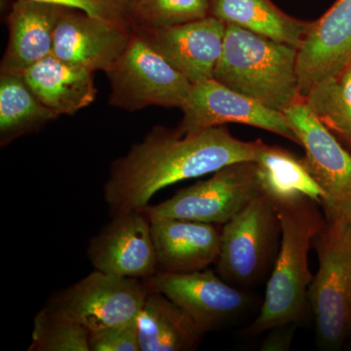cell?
Here are the masks:
<instances>
[{
  "mask_svg": "<svg viewBox=\"0 0 351 351\" xmlns=\"http://www.w3.org/2000/svg\"><path fill=\"white\" fill-rule=\"evenodd\" d=\"M326 219V218H325ZM319 269L308 288L321 348L339 350L351 337V223L330 221L314 239Z\"/></svg>",
  "mask_w": 351,
  "mask_h": 351,
  "instance_id": "cell-4",
  "label": "cell"
},
{
  "mask_svg": "<svg viewBox=\"0 0 351 351\" xmlns=\"http://www.w3.org/2000/svg\"><path fill=\"white\" fill-rule=\"evenodd\" d=\"M211 15L258 36L299 48L311 23L286 15L270 0H210Z\"/></svg>",
  "mask_w": 351,
  "mask_h": 351,
  "instance_id": "cell-20",
  "label": "cell"
},
{
  "mask_svg": "<svg viewBox=\"0 0 351 351\" xmlns=\"http://www.w3.org/2000/svg\"><path fill=\"white\" fill-rule=\"evenodd\" d=\"M90 351H141L136 320L89 332Z\"/></svg>",
  "mask_w": 351,
  "mask_h": 351,
  "instance_id": "cell-27",
  "label": "cell"
},
{
  "mask_svg": "<svg viewBox=\"0 0 351 351\" xmlns=\"http://www.w3.org/2000/svg\"><path fill=\"white\" fill-rule=\"evenodd\" d=\"M89 331L49 306L34 317L29 351H90Z\"/></svg>",
  "mask_w": 351,
  "mask_h": 351,
  "instance_id": "cell-24",
  "label": "cell"
},
{
  "mask_svg": "<svg viewBox=\"0 0 351 351\" xmlns=\"http://www.w3.org/2000/svg\"><path fill=\"white\" fill-rule=\"evenodd\" d=\"M145 285L161 293L188 314L202 334L226 324L246 306V295L211 270L157 272Z\"/></svg>",
  "mask_w": 351,
  "mask_h": 351,
  "instance_id": "cell-11",
  "label": "cell"
},
{
  "mask_svg": "<svg viewBox=\"0 0 351 351\" xmlns=\"http://www.w3.org/2000/svg\"><path fill=\"white\" fill-rule=\"evenodd\" d=\"M60 115L46 107L19 73L0 76V143L2 147L41 128Z\"/></svg>",
  "mask_w": 351,
  "mask_h": 351,
  "instance_id": "cell-22",
  "label": "cell"
},
{
  "mask_svg": "<svg viewBox=\"0 0 351 351\" xmlns=\"http://www.w3.org/2000/svg\"><path fill=\"white\" fill-rule=\"evenodd\" d=\"M147 285L137 279L104 274H92L62 291L48 304L89 332L133 322L145 297Z\"/></svg>",
  "mask_w": 351,
  "mask_h": 351,
  "instance_id": "cell-9",
  "label": "cell"
},
{
  "mask_svg": "<svg viewBox=\"0 0 351 351\" xmlns=\"http://www.w3.org/2000/svg\"><path fill=\"white\" fill-rule=\"evenodd\" d=\"M181 110L182 119L177 130L182 135L226 123H240L271 132L301 145L283 112L265 107L214 78L193 83Z\"/></svg>",
  "mask_w": 351,
  "mask_h": 351,
  "instance_id": "cell-10",
  "label": "cell"
},
{
  "mask_svg": "<svg viewBox=\"0 0 351 351\" xmlns=\"http://www.w3.org/2000/svg\"><path fill=\"white\" fill-rule=\"evenodd\" d=\"M272 202L280 223V249L262 309L249 329L252 335L289 326L301 319L313 278L308 267L309 250L326 223L317 210L318 203L306 196Z\"/></svg>",
  "mask_w": 351,
  "mask_h": 351,
  "instance_id": "cell-2",
  "label": "cell"
},
{
  "mask_svg": "<svg viewBox=\"0 0 351 351\" xmlns=\"http://www.w3.org/2000/svg\"><path fill=\"white\" fill-rule=\"evenodd\" d=\"M284 114L306 152L302 163L324 193L325 218L351 223V154L306 101Z\"/></svg>",
  "mask_w": 351,
  "mask_h": 351,
  "instance_id": "cell-8",
  "label": "cell"
},
{
  "mask_svg": "<svg viewBox=\"0 0 351 351\" xmlns=\"http://www.w3.org/2000/svg\"><path fill=\"white\" fill-rule=\"evenodd\" d=\"M210 0H133L130 20L134 31L161 29L204 19Z\"/></svg>",
  "mask_w": 351,
  "mask_h": 351,
  "instance_id": "cell-25",
  "label": "cell"
},
{
  "mask_svg": "<svg viewBox=\"0 0 351 351\" xmlns=\"http://www.w3.org/2000/svg\"><path fill=\"white\" fill-rule=\"evenodd\" d=\"M106 75L112 86L110 105L127 112L154 106L181 108L193 86L135 31L123 54Z\"/></svg>",
  "mask_w": 351,
  "mask_h": 351,
  "instance_id": "cell-5",
  "label": "cell"
},
{
  "mask_svg": "<svg viewBox=\"0 0 351 351\" xmlns=\"http://www.w3.org/2000/svg\"><path fill=\"white\" fill-rule=\"evenodd\" d=\"M351 64V0H337L311 23L298 48L300 94L304 100L315 83Z\"/></svg>",
  "mask_w": 351,
  "mask_h": 351,
  "instance_id": "cell-14",
  "label": "cell"
},
{
  "mask_svg": "<svg viewBox=\"0 0 351 351\" xmlns=\"http://www.w3.org/2000/svg\"><path fill=\"white\" fill-rule=\"evenodd\" d=\"M254 162L261 189L272 201L306 196L322 205L324 193L302 159L280 147L262 143Z\"/></svg>",
  "mask_w": 351,
  "mask_h": 351,
  "instance_id": "cell-21",
  "label": "cell"
},
{
  "mask_svg": "<svg viewBox=\"0 0 351 351\" xmlns=\"http://www.w3.org/2000/svg\"><path fill=\"white\" fill-rule=\"evenodd\" d=\"M88 258L104 274L129 278H149L158 267L151 221L142 211L113 217L90 241Z\"/></svg>",
  "mask_w": 351,
  "mask_h": 351,
  "instance_id": "cell-12",
  "label": "cell"
},
{
  "mask_svg": "<svg viewBox=\"0 0 351 351\" xmlns=\"http://www.w3.org/2000/svg\"><path fill=\"white\" fill-rule=\"evenodd\" d=\"M262 142H244L223 126L180 134L152 128L125 156L113 162L104 188L112 217L142 211L156 193L233 163L255 161Z\"/></svg>",
  "mask_w": 351,
  "mask_h": 351,
  "instance_id": "cell-1",
  "label": "cell"
},
{
  "mask_svg": "<svg viewBox=\"0 0 351 351\" xmlns=\"http://www.w3.org/2000/svg\"><path fill=\"white\" fill-rule=\"evenodd\" d=\"M304 101L323 125L351 149V64L315 83Z\"/></svg>",
  "mask_w": 351,
  "mask_h": 351,
  "instance_id": "cell-23",
  "label": "cell"
},
{
  "mask_svg": "<svg viewBox=\"0 0 351 351\" xmlns=\"http://www.w3.org/2000/svg\"><path fill=\"white\" fill-rule=\"evenodd\" d=\"M77 10L134 31L130 20L133 0H34Z\"/></svg>",
  "mask_w": 351,
  "mask_h": 351,
  "instance_id": "cell-26",
  "label": "cell"
},
{
  "mask_svg": "<svg viewBox=\"0 0 351 351\" xmlns=\"http://www.w3.org/2000/svg\"><path fill=\"white\" fill-rule=\"evenodd\" d=\"M133 32L110 21L69 10L58 23L52 54L93 73H106L123 54Z\"/></svg>",
  "mask_w": 351,
  "mask_h": 351,
  "instance_id": "cell-15",
  "label": "cell"
},
{
  "mask_svg": "<svg viewBox=\"0 0 351 351\" xmlns=\"http://www.w3.org/2000/svg\"><path fill=\"white\" fill-rule=\"evenodd\" d=\"M297 57V48L226 25L223 52L213 78L284 113L304 101L300 94Z\"/></svg>",
  "mask_w": 351,
  "mask_h": 351,
  "instance_id": "cell-3",
  "label": "cell"
},
{
  "mask_svg": "<svg viewBox=\"0 0 351 351\" xmlns=\"http://www.w3.org/2000/svg\"><path fill=\"white\" fill-rule=\"evenodd\" d=\"M136 325L141 351L193 350L203 335L177 304L149 288Z\"/></svg>",
  "mask_w": 351,
  "mask_h": 351,
  "instance_id": "cell-19",
  "label": "cell"
},
{
  "mask_svg": "<svg viewBox=\"0 0 351 351\" xmlns=\"http://www.w3.org/2000/svg\"><path fill=\"white\" fill-rule=\"evenodd\" d=\"M93 73L51 54L22 75L41 103L62 115L75 114L93 103L97 96Z\"/></svg>",
  "mask_w": 351,
  "mask_h": 351,
  "instance_id": "cell-18",
  "label": "cell"
},
{
  "mask_svg": "<svg viewBox=\"0 0 351 351\" xmlns=\"http://www.w3.org/2000/svg\"><path fill=\"white\" fill-rule=\"evenodd\" d=\"M149 221L161 271H196L218 262L221 241L219 225L173 218Z\"/></svg>",
  "mask_w": 351,
  "mask_h": 351,
  "instance_id": "cell-16",
  "label": "cell"
},
{
  "mask_svg": "<svg viewBox=\"0 0 351 351\" xmlns=\"http://www.w3.org/2000/svg\"><path fill=\"white\" fill-rule=\"evenodd\" d=\"M226 25L214 16L161 29H135L191 83L213 78Z\"/></svg>",
  "mask_w": 351,
  "mask_h": 351,
  "instance_id": "cell-13",
  "label": "cell"
},
{
  "mask_svg": "<svg viewBox=\"0 0 351 351\" xmlns=\"http://www.w3.org/2000/svg\"><path fill=\"white\" fill-rule=\"evenodd\" d=\"M69 10L34 0H17L8 16L9 41L0 73L23 75L52 54L58 23Z\"/></svg>",
  "mask_w": 351,
  "mask_h": 351,
  "instance_id": "cell-17",
  "label": "cell"
},
{
  "mask_svg": "<svg viewBox=\"0 0 351 351\" xmlns=\"http://www.w3.org/2000/svg\"><path fill=\"white\" fill-rule=\"evenodd\" d=\"M279 233L274 202L261 193L223 226L219 276L235 287L257 282L271 262Z\"/></svg>",
  "mask_w": 351,
  "mask_h": 351,
  "instance_id": "cell-6",
  "label": "cell"
},
{
  "mask_svg": "<svg viewBox=\"0 0 351 351\" xmlns=\"http://www.w3.org/2000/svg\"><path fill=\"white\" fill-rule=\"evenodd\" d=\"M261 193L255 162L233 163L169 199L147 205L142 212L149 219H191L223 226Z\"/></svg>",
  "mask_w": 351,
  "mask_h": 351,
  "instance_id": "cell-7",
  "label": "cell"
}]
</instances>
